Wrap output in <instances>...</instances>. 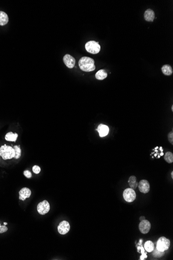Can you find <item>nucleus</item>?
<instances>
[{"mask_svg":"<svg viewBox=\"0 0 173 260\" xmlns=\"http://www.w3.org/2000/svg\"><path fill=\"white\" fill-rule=\"evenodd\" d=\"M79 67L82 71L89 72L95 69V60L88 57H83L78 62Z\"/></svg>","mask_w":173,"mask_h":260,"instance_id":"1","label":"nucleus"},{"mask_svg":"<svg viewBox=\"0 0 173 260\" xmlns=\"http://www.w3.org/2000/svg\"><path fill=\"white\" fill-rule=\"evenodd\" d=\"M15 150L11 146L4 144L0 147V156L4 160H11L15 157Z\"/></svg>","mask_w":173,"mask_h":260,"instance_id":"2","label":"nucleus"},{"mask_svg":"<svg viewBox=\"0 0 173 260\" xmlns=\"http://www.w3.org/2000/svg\"><path fill=\"white\" fill-rule=\"evenodd\" d=\"M85 48L88 53L92 54H97L100 51L101 46L98 42L90 41L86 43Z\"/></svg>","mask_w":173,"mask_h":260,"instance_id":"3","label":"nucleus"},{"mask_svg":"<svg viewBox=\"0 0 173 260\" xmlns=\"http://www.w3.org/2000/svg\"><path fill=\"white\" fill-rule=\"evenodd\" d=\"M170 245L171 242L169 239L165 237H161L157 241L156 248L159 251L164 252L168 249Z\"/></svg>","mask_w":173,"mask_h":260,"instance_id":"4","label":"nucleus"},{"mask_svg":"<svg viewBox=\"0 0 173 260\" xmlns=\"http://www.w3.org/2000/svg\"><path fill=\"white\" fill-rule=\"evenodd\" d=\"M123 196L124 200L129 202H131L134 201L136 197L135 191L131 188H128L125 189L123 192Z\"/></svg>","mask_w":173,"mask_h":260,"instance_id":"5","label":"nucleus"},{"mask_svg":"<svg viewBox=\"0 0 173 260\" xmlns=\"http://www.w3.org/2000/svg\"><path fill=\"white\" fill-rule=\"evenodd\" d=\"M50 204L48 201L46 200L40 202L37 206V210L38 213L41 215H45L50 210Z\"/></svg>","mask_w":173,"mask_h":260,"instance_id":"6","label":"nucleus"},{"mask_svg":"<svg viewBox=\"0 0 173 260\" xmlns=\"http://www.w3.org/2000/svg\"><path fill=\"white\" fill-rule=\"evenodd\" d=\"M151 229V224L149 221L145 220L141 221L139 224V229L141 233L146 234L149 232Z\"/></svg>","mask_w":173,"mask_h":260,"instance_id":"7","label":"nucleus"},{"mask_svg":"<svg viewBox=\"0 0 173 260\" xmlns=\"http://www.w3.org/2000/svg\"><path fill=\"white\" fill-rule=\"evenodd\" d=\"M70 229V225L66 221H63L61 222L58 226L59 233L61 235L66 234Z\"/></svg>","mask_w":173,"mask_h":260,"instance_id":"8","label":"nucleus"},{"mask_svg":"<svg viewBox=\"0 0 173 260\" xmlns=\"http://www.w3.org/2000/svg\"><path fill=\"white\" fill-rule=\"evenodd\" d=\"M63 60L66 66L69 69H72L75 67L76 60L71 55L66 54L64 56Z\"/></svg>","mask_w":173,"mask_h":260,"instance_id":"9","label":"nucleus"},{"mask_svg":"<svg viewBox=\"0 0 173 260\" xmlns=\"http://www.w3.org/2000/svg\"><path fill=\"white\" fill-rule=\"evenodd\" d=\"M139 190L140 192L143 193H147L150 191V184L147 180H142L139 182Z\"/></svg>","mask_w":173,"mask_h":260,"instance_id":"10","label":"nucleus"},{"mask_svg":"<svg viewBox=\"0 0 173 260\" xmlns=\"http://www.w3.org/2000/svg\"><path fill=\"white\" fill-rule=\"evenodd\" d=\"M19 199L20 200H26L27 198H29L31 195V191L29 188L27 187H24L21 189L19 192Z\"/></svg>","mask_w":173,"mask_h":260,"instance_id":"11","label":"nucleus"},{"mask_svg":"<svg viewBox=\"0 0 173 260\" xmlns=\"http://www.w3.org/2000/svg\"><path fill=\"white\" fill-rule=\"evenodd\" d=\"M97 131L99 133V136L101 137H104L107 136L109 133V128L107 126L103 124H100L97 128Z\"/></svg>","mask_w":173,"mask_h":260,"instance_id":"12","label":"nucleus"},{"mask_svg":"<svg viewBox=\"0 0 173 260\" xmlns=\"http://www.w3.org/2000/svg\"><path fill=\"white\" fill-rule=\"evenodd\" d=\"M145 20L149 22H152L155 18V12L151 9H148L144 13Z\"/></svg>","mask_w":173,"mask_h":260,"instance_id":"13","label":"nucleus"},{"mask_svg":"<svg viewBox=\"0 0 173 260\" xmlns=\"http://www.w3.org/2000/svg\"><path fill=\"white\" fill-rule=\"evenodd\" d=\"M8 17L6 13L0 11V26H4L8 22Z\"/></svg>","mask_w":173,"mask_h":260,"instance_id":"14","label":"nucleus"},{"mask_svg":"<svg viewBox=\"0 0 173 260\" xmlns=\"http://www.w3.org/2000/svg\"><path fill=\"white\" fill-rule=\"evenodd\" d=\"M107 77V73L104 69H101L95 74V78L98 80H103Z\"/></svg>","mask_w":173,"mask_h":260,"instance_id":"15","label":"nucleus"},{"mask_svg":"<svg viewBox=\"0 0 173 260\" xmlns=\"http://www.w3.org/2000/svg\"><path fill=\"white\" fill-rule=\"evenodd\" d=\"M18 135L17 133H13V132H9L8 133L5 137V139L8 141H13L15 142L16 141L17 139L18 138Z\"/></svg>","mask_w":173,"mask_h":260,"instance_id":"16","label":"nucleus"},{"mask_svg":"<svg viewBox=\"0 0 173 260\" xmlns=\"http://www.w3.org/2000/svg\"><path fill=\"white\" fill-rule=\"evenodd\" d=\"M161 70H162L163 73L164 75H167V76L171 75L172 74V73H173L172 67L169 64H165V65H164V66L162 67V68H161Z\"/></svg>","mask_w":173,"mask_h":260,"instance_id":"17","label":"nucleus"},{"mask_svg":"<svg viewBox=\"0 0 173 260\" xmlns=\"http://www.w3.org/2000/svg\"><path fill=\"white\" fill-rule=\"evenodd\" d=\"M128 182L130 187L133 189H135L139 185V183L137 182L136 178L134 176H132L130 177Z\"/></svg>","mask_w":173,"mask_h":260,"instance_id":"18","label":"nucleus"},{"mask_svg":"<svg viewBox=\"0 0 173 260\" xmlns=\"http://www.w3.org/2000/svg\"><path fill=\"white\" fill-rule=\"evenodd\" d=\"M144 247H145V249L146 250L147 252H152L155 249L154 244L151 241H149V240L145 242V244L144 245Z\"/></svg>","mask_w":173,"mask_h":260,"instance_id":"19","label":"nucleus"},{"mask_svg":"<svg viewBox=\"0 0 173 260\" xmlns=\"http://www.w3.org/2000/svg\"><path fill=\"white\" fill-rule=\"evenodd\" d=\"M164 160L168 163L171 164L173 162V154L171 152H167L164 155Z\"/></svg>","mask_w":173,"mask_h":260,"instance_id":"20","label":"nucleus"},{"mask_svg":"<svg viewBox=\"0 0 173 260\" xmlns=\"http://www.w3.org/2000/svg\"><path fill=\"white\" fill-rule=\"evenodd\" d=\"M14 149L15 150V159H18L20 158L21 155V150L20 149V146H14Z\"/></svg>","mask_w":173,"mask_h":260,"instance_id":"21","label":"nucleus"},{"mask_svg":"<svg viewBox=\"0 0 173 260\" xmlns=\"http://www.w3.org/2000/svg\"><path fill=\"white\" fill-rule=\"evenodd\" d=\"M153 252L152 253V255H153V256H155V258H161V257L164 255V252L159 251L157 248L153 250Z\"/></svg>","mask_w":173,"mask_h":260,"instance_id":"22","label":"nucleus"},{"mask_svg":"<svg viewBox=\"0 0 173 260\" xmlns=\"http://www.w3.org/2000/svg\"><path fill=\"white\" fill-rule=\"evenodd\" d=\"M139 249H140V250H141V252L142 253V256H140V260H144V258H147L146 253H145V249H144V248L143 247L142 245H141L140 247H138V250Z\"/></svg>","mask_w":173,"mask_h":260,"instance_id":"23","label":"nucleus"},{"mask_svg":"<svg viewBox=\"0 0 173 260\" xmlns=\"http://www.w3.org/2000/svg\"><path fill=\"white\" fill-rule=\"evenodd\" d=\"M32 170H33V173L35 174H38L39 173H40L41 170H40V168L38 166L35 165L33 167Z\"/></svg>","mask_w":173,"mask_h":260,"instance_id":"24","label":"nucleus"},{"mask_svg":"<svg viewBox=\"0 0 173 260\" xmlns=\"http://www.w3.org/2000/svg\"><path fill=\"white\" fill-rule=\"evenodd\" d=\"M168 141H169V142L171 144H173V131H171V132H170V133H168Z\"/></svg>","mask_w":173,"mask_h":260,"instance_id":"25","label":"nucleus"},{"mask_svg":"<svg viewBox=\"0 0 173 260\" xmlns=\"http://www.w3.org/2000/svg\"><path fill=\"white\" fill-rule=\"evenodd\" d=\"M24 175L27 178H31V177H32V173L29 170H25V171H24Z\"/></svg>","mask_w":173,"mask_h":260,"instance_id":"26","label":"nucleus"},{"mask_svg":"<svg viewBox=\"0 0 173 260\" xmlns=\"http://www.w3.org/2000/svg\"><path fill=\"white\" fill-rule=\"evenodd\" d=\"M8 227L5 225L1 226H0V233H3L8 231Z\"/></svg>","mask_w":173,"mask_h":260,"instance_id":"27","label":"nucleus"},{"mask_svg":"<svg viewBox=\"0 0 173 260\" xmlns=\"http://www.w3.org/2000/svg\"><path fill=\"white\" fill-rule=\"evenodd\" d=\"M145 216H141V217H140V219H139L140 221H142V220H145Z\"/></svg>","mask_w":173,"mask_h":260,"instance_id":"28","label":"nucleus"},{"mask_svg":"<svg viewBox=\"0 0 173 260\" xmlns=\"http://www.w3.org/2000/svg\"><path fill=\"white\" fill-rule=\"evenodd\" d=\"M160 149V150L161 151V152H163V149H162V146H161Z\"/></svg>","mask_w":173,"mask_h":260,"instance_id":"29","label":"nucleus"},{"mask_svg":"<svg viewBox=\"0 0 173 260\" xmlns=\"http://www.w3.org/2000/svg\"><path fill=\"white\" fill-rule=\"evenodd\" d=\"M8 224V223H6V222H4V225H6Z\"/></svg>","mask_w":173,"mask_h":260,"instance_id":"30","label":"nucleus"},{"mask_svg":"<svg viewBox=\"0 0 173 260\" xmlns=\"http://www.w3.org/2000/svg\"><path fill=\"white\" fill-rule=\"evenodd\" d=\"M164 155V154H163V153H161L160 154V156H162V155Z\"/></svg>","mask_w":173,"mask_h":260,"instance_id":"31","label":"nucleus"},{"mask_svg":"<svg viewBox=\"0 0 173 260\" xmlns=\"http://www.w3.org/2000/svg\"><path fill=\"white\" fill-rule=\"evenodd\" d=\"M171 177H172V178H173V172H171Z\"/></svg>","mask_w":173,"mask_h":260,"instance_id":"32","label":"nucleus"},{"mask_svg":"<svg viewBox=\"0 0 173 260\" xmlns=\"http://www.w3.org/2000/svg\"><path fill=\"white\" fill-rule=\"evenodd\" d=\"M157 149H158V146H157V147H155V149L157 150Z\"/></svg>","mask_w":173,"mask_h":260,"instance_id":"33","label":"nucleus"},{"mask_svg":"<svg viewBox=\"0 0 173 260\" xmlns=\"http://www.w3.org/2000/svg\"><path fill=\"white\" fill-rule=\"evenodd\" d=\"M171 110H172V111H173V106H172V107H171Z\"/></svg>","mask_w":173,"mask_h":260,"instance_id":"34","label":"nucleus"},{"mask_svg":"<svg viewBox=\"0 0 173 260\" xmlns=\"http://www.w3.org/2000/svg\"><path fill=\"white\" fill-rule=\"evenodd\" d=\"M1 226V224H0V226Z\"/></svg>","mask_w":173,"mask_h":260,"instance_id":"35","label":"nucleus"}]
</instances>
